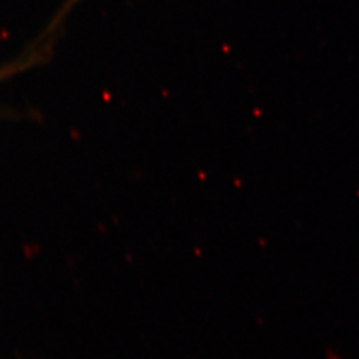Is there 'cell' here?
I'll return each mask as SVG.
<instances>
[{"instance_id": "1", "label": "cell", "mask_w": 359, "mask_h": 359, "mask_svg": "<svg viewBox=\"0 0 359 359\" xmlns=\"http://www.w3.org/2000/svg\"><path fill=\"white\" fill-rule=\"evenodd\" d=\"M12 69H15V67L13 68H3L2 71H0V78L4 77L6 75H8V73H11L12 72Z\"/></svg>"}]
</instances>
